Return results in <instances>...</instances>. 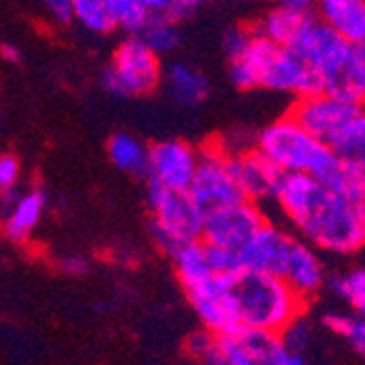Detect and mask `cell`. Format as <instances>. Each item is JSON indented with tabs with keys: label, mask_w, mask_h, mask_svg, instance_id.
Here are the masks:
<instances>
[{
	"label": "cell",
	"mask_w": 365,
	"mask_h": 365,
	"mask_svg": "<svg viewBox=\"0 0 365 365\" xmlns=\"http://www.w3.org/2000/svg\"><path fill=\"white\" fill-rule=\"evenodd\" d=\"M315 180H319L333 192L352 199V202H365V169L356 162L335 155L333 162L324 169V173Z\"/></svg>",
	"instance_id": "cell-19"
},
{
	"label": "cell",
	"mask_w": 365,
	"mask_h": 365,
	"mask_svg": "<svg viewBox=\"0 0 365 365\" xmlns=\"http://www.w3.org/2000/svg\"><path fill=\"white\" fill-rule=\"evenodd\" d=\"M326 287L344 302H348L359 317H365V267L328 276Z\"/></svg>",
	"instance_id": "cell-25"
},
{
	"label": "cell",
	"mask_w": 365,
	"mask_h": 365,
	"mask_svg": "<svg viewBox=\"0 0 365 365\" xmlns=\"http://www.w3.org/2000/svg\"><path fill=\"white\" fill-rule=\"evenodd\" d=\"M108 155L112 164L129 175H145L147 173V162H149V147L138 140L136 136L118 131L108 140Z\"/></svg>",
	"instance_id": "cell-23"
},
{
	"label": "cell",
	"mask_w": 365,
	"mask_h": 365,
	"mask_svg": "<svg viewBox=\"0 0 365 365\" xmlns=\"http://www.w3.org/2000/svg\"><path fill=\"white\" fill-rule=\"evenodd\" d=\"M354 319H356V317H352V315H348V313H337V311H328V313L322 315L324 328H328L330 333L341 335V337H346V339H348L350 330H352V326H354Z\"/></svg>",
	"instance_id": "cell-35"
},
{
	"label": "cell",
	"mask_w": 365,
	"mask_h": 365,
	"mask_svg": "<svg viewBox=\"0 0 365 365\" xmlns=\"http://www.w3.org/2000/svg\"><path fill=\"white\" fill-rule=\"evenodd\" d=\"M227 61L230 79L239 90H267L295 98L324 90L319 77L293 48L262 38L256 31H252L243 53Z\"/></svg>",
	"instance_id": "cell-2"
},
{
	"label": "cell",
	"mask_w": 365,
	"mask_h": 365,
	"mask_svg": "<svg viewBox=\"0 0 365 365\" xmlns=\"http://www.w3.org/2000/svg\"><path fill=\"white\" fill-rule=\"evenodd\" d=\"M151 237L155 245L173 256L182 245L202 241L206 212L197 206L188 190L149 186Z\"/></svg>",
	"instance_id": "cell-6"
},
{
	"label": "cell",
	"mask_w": 365,
	"mask_h": 365,
	"mask_svg": "<svg viewBox=\"0 0 365 365\" xmlns=\"http://www.w3.org/2000/svg\"><path fill=\"white\" fill-rule=\"evenodd\" d=\"M219 341L227 365H287L293 354L280 335L247 326L232 328L230 333L219 335Z\"/></svg>",
	"instance_id": "cell-12"
},
{
	"label": "cell",
	"mask_w": 365,
	"mask_h": 365,
	"mask_svg": "<svg viewBox=\"0 0 365 365\" xmlns=\"http://www.w3.org/2000/svg\"><path fill=\"white\" fill-rule=\"evenodd\" d=\"M173 16L169 14H151L145 26L140 29L138 38L160 57L173 53L180 46V29Z\"/></svg>",
	"instance_id": "cell-24"
},
{
	"label": "cell",
	"mask_w": 365,
	"mask_h": 365,
	"mask_svg": "<svg viewBox=\"0 0 365 365\" xmlns=\"http://www.w3.org/2000/svg\"><path fill=\"white\" fill-rule=\"evenodd\" d=\"M46 16L57 24H68L75 22L73 16V0H40Z\"/></svg>",
	"instance_id": "cell-34"
},
{
	"label": "cell",
	"mask_w": 365,
	"mask_h": 365,
	"mask_svg": "<svg viewBox=\"0 0 365 365\" xmlns=\"http://www.w3.org/2000/svg\"><path fill=\"white\" fill-rule=\"evenodd\" d=\"M188 302L195 309L199 322L204 324L206 330L215 335H225L232 328L241 326L232 307V297L227 293L225 280L215 276L212 280L199 284L195 289L186 291Z\"/></svg>",
	"instance_id": "cell-15"
},
{
	"label": "cell",
	"mask_w": 365,
	"mask_h": 365,
	"mask_svg": "<svg viewBox=\"0 0 365 365\" xmlns=\"http://www.w3.org/2000/svg\"><path fill=\"white\" fill-rule=\"evenodd\" d=\"M61 267H63V272H68V274H73V276H83V274L88 272L86 260H83V258H77V256L66 258V260L61 262Z\"/></svg>",
	"instance_id": "cell-39"
},
{
	"label": "cell",
	"mask_w": 365,
	"mask_h": 365,
	"mask_svg": "<svg viewBox=\"0 0 365 365\" xmlns=\"http://www.w3.org/2000/svg\"><path fill=\"white\" fill-rule=\"evenodd\" d=\"M274 3L291 7V9H297V11H311L317 5V0H274Z\"/></svg>",
	"instance_id": "cell-40"
},
{
	"label": "cell",
	"mask_w": 365,
	"mask_h": 365,
	"mask_svg": "<svg viewBox=\"0 0 365 365\" xmlns=\"http://www.w3.org/2000/svg\"><path fill=\"white\" fill-rule=\"evenodd\" d=\"M289 48L307 61L309 68L319 77L324 90L361 103L356 86L359 46L350 44L317 16L309 14Z\"/></svg>",
	"instance_id": "cell-4"
},
{
	"label": "cell",
	"mask_w": 365,
	"mask_h": 365,
	"mask_svg": "<svg viewBox=\"0 0 365 365\" xmlns=\"http://www.w3.org/2000/svg\"><path fill=\"white\" fill-rule=\"evenodd\" d=\"M348 341L352 344V348L365 356V317H356L354 319V326L350 330V335H348Z\"/></svg>",
	"instance_id": "cell-36"
},
{
	"label": "cell",
	"mask_w": 365,
	"mask_h": 365,
	"mask_svg": "<svg viewBox=\"0 0 365 365\" xmlns=\"http://www.w3.org/2000/svg\"><path fill=\"white\" fill-rule=\"evenodd\" d=\"M20 180V160L11 153L0 155V192L14 190Z\"/></svg>",
	"instance_id": "cell-32"
},
{
	"label": "cell",
	"mask_w": 365,
	"mask_h": 365,
	"mask_svg": "<svg viewBox=\"0 0 365 365\" xmlns=\"http://www.w3.org/2000/svg\"><path fill=\"white\" fill-rule=\"evenodd\" d=\"M199 167V149L180 138H167L149 147V186L188 190Z\"/></svg>",
	"instance_id": "cell-11"
},
{
	"label": "cell",
	"mask_w": 365,
	"mask_h": 365,
	"mask_svg": "<svg viewBox=\"0 0 365 365\" xmlns=\"http://www.w3.org/2000/svg\"><path fill=\"white\" fill-rule=\"evenodd\" d=\"M287 365H309V363L304 361V356H302V354H295V352H293Z\"/></svg>",
	"instance_id": "cell-42"
},
{
	"label": "cell",
	"mask_w": 365,
	"mask_h": 365,
	"mask_svg": "<svg viewBox=\"0 0 365 365\" xmlns=\"http://www.w3.org/2000/svg\"><path fill=\"white\" fill-rule=\"evenodd\" d=\"M227 155H230L232 175H235L247 202H254L258 206L267 202H276V195L280 190L284 173L267 155H262L256 147H250L239 153H227Z\"/></svg>",
	"instance_id": "cell-13"
},
{
	"label": "cell",
	"mask_w": 365,
	"mask_h": 365,
	"mask_svg": "<svg viewBox=\"0 0 365 365\" xmlns=\"http://www.w3.org/2000/svg\"><path fill=\"white\" fill-rule=\"evenodd\" d=\"M264 223L267 219H264L260 206L245 199V202L206 215L202 241L208 245L241 252Z\"/></svg>",
	"instance_id": "cell-10"
},
{
	"label": "cell",
	"mask_w": 365,
	"mask_h": 365,
	"mask_svg": "<svg viewBox=\"0 0 365 365\" xmlns=\"http://www.w3.org/2000/svg\"><path fill=\"white\" fill-rule=\"evenodd\" d=\"M302 241L328 254H354L365 247V202H352L304 173L282 178L274 202Z\"/></svg>",
	"instance_id": "cell-1"
},
{
	"label": "cell",
	"mask_w": 365,
	"mask_h": 365,
	"mask_svg": "<svg viewBox=\"0 0 365 365\" xmlns=\"http://www.w3.org/2000/svg\"><path fill=\"white\" fill-rule=\"evenodd\" d=\"M254 147L267 155L284 175L304 173L319 178L337 155L333 147L315 138L291 114L264 125L254 138Z\"/></svg>",
	"instance_id": "cell-5"
},
{
	"label": "cell",
	"mask_w": 365,
	"mask_h": 365,
	"mask_svg": "<svg viewBox=\"0 0 365 365\" xmlns=\"http://www.w3.org/2000/svg\"><path fill=\"white\" fill-rule=\"evenodd\" d=\"M356 86H359V96H361V103H365V46H359Z\"/></svg>",
	"instance_id": "cell-37"
},
{
	"label": "cell",
	"mask_w": 365,
	"mask_h": 365,
	"mask_svg": "<svg viewBox=\"0 0 365 365\" xmlns=\"http://www.w3.org/2000/svg\"><path fill=\"white\" fill-rule=\"evenodd\" d=\"M280 339L287 346V350H291L295 354H302L311 344V326H309V322L302 315L295 317L280 333Z\"/></svg>",
	"instance_id": "cell-31"
},
{
	"label": "cell",
	"mask_w": 365,
	"mask_h": 365,
	"mask_svg": "<svg viewBox=\"0 0 365 365\" xmlns=\"http://www.w3.org/2000/svg\"><path fill=\"white\" fill-rule=\"evenodd\" d=\"M164 88L171 101L180 108H197L208 96V79L206 75L186 61H173L164 68Z\"/></svg>",
	"instance_id": "cell-18"
},
{
	"label": "cell",
	"mask_w": 365,
	"mask_h": 365,
	"mask_svg": "<svg viewBox=\"0 0 365 365\" xmlns=\"http://www.w3.org/2000/svg\"><path fill=\"white\" fill-rule=\"evenodd\" d=\"M293 243L295 239L287 230L267 221L256 232L254 239L239 252L243 260V269L282 278Z\"/></svg>",
	"instance_id": "cell-14"
},
{
	"label": "cell",
	"mask_w": 365,
	"mask_h": 365,
	"mask_svg": "<svg viewBox=\"0 0 365 365\" xmlns=\"http://www.w3.org/2000/svg\"><path fill=\"white\" fill-rule=\"evenodd\" d=\"M282 278L289 282V287L297 295L304 297V300L313 297L326 284V278H328L324 262L319 258V250L307 241L295 239Z\"/></svg>",
	"instance_id": "cell-16"
},
{
	"label": "cell",
	"mask_w": 365,
	"mask_h": 365,
	"mask_svg": "<svg viewBox=\"0 0 365 365\" xmlns=\"http://www.w3.org/2000/svg\"><path fill=\"white\" fill-rule=\"evenodd\" d=\"M311 11H297L284 5H274L267 14H264L256 26V33L262 38H267L280 46H291L295 36L304 26Z\"/></svg>",
	"instance_id": "cell-22"
},
{
	"label": "cell",
	"mask_w": 365,
	"mask_h": 365,
	"mask_svg": "<svg viewBox=\"0 0 365 365\" xmlns=\"http://www.w3.org/2000/svg\"><path fill=\"white\" fill-rule=\"evenodd\" d=\"M317 18L354 46L365 44V0H317Z\"/></svg>",
	"instance_id": "cell-17"
},
{
	"label": "cell",
	"mask_w": 365,
	"mask_h": 365,
	"mask_svg": "<svg viewBox=\"0 0 365 365\" xmlns=\"http://www.w3.org/2000/svg\"><path fill=\"white\" fill-rule=\"evenodd\" d=\"M75 22L94 33V36H108L116 29L108 0H73Z\"/></svg>",
	"instance_id": "cell-27"
},
{
	"label": "cell",
	"mask_w": 365,
	"mask_h": 365,
	"mask_svg": "<svg viewBox=\"0 0 365 365\" xmlns=\"http://www.w3.org/2000/svg\"><path fill=\"white\" fill-rule=\"evenodd\" d=\"M188 192L206 215L245 202V195L232 175L230 155L219 147V143L199 149V167Z\"/></svg>",
	"instance_id": "cell-8"
},
{
	"label": "cell",
	"mask_w": 365,
	"mask_h": 365,
	"mask_svg": "<svg viewBox=\"0 0 365 365\" xmlns=\"http://www.w3.org/2000/svg\"><path fill=\"white\" fill-rule=\"evenodd\" d=\"M171 260H173L178 280L184 287V291L195 289V287L215 278V272L208 262V252H206L204 241H192V243L182 245L178 252H173Z\"/></svg>",
	"instance_id": "cell-20"
},
{
	"label": "cell",
	"mask_w": 365,
	"mask_h": 365,
	"mask_svg": "<svg viewBox=\"0 0 365 365\" xmlns=\"http://www.w3.org/2000/svg\"><path fill=\"white\" fill-rule=\"evenodd\" d=\"M186 348L202 365H227L219 335L210 333L206 328L202 333H192L186 341Z\"/></svg>",
	"instance_id": "cell-29"
},
{
	"label": "cell",
	"mask_w": 365,
	"mask_h": 365,
	"mask_svg": "<svg viewBox=\"0 0 365 365\" xmlns=\"http://www.w3.org/2000/svg\"><path fill=\"white\" fill-rule=\"evenodd\" d=\"M333 151L350 162H356L365 169V108H361L354 118L339 131V136L330 143Z\"/></svg>",
	"instance_id": "cell-26"
},
{
	"label": "cell",
	"mask_w": 365,
	"mask_h": 365,
	"mask_svg": "<svg viewBox=\"0 0 365 365\" xmlns=\"http://www.w3.org/2000/svg\"><path fill=\"white\" fill-rule=\"evenodd\" d=\"M0 57L9 63H16L20 59V48L16 44H0Z\"/></svg>",
	"instance_id": "cell-41"
},
{
	"label": "cell",
	"mask_w": 365,
	"mask_h": 365,
	"mask_svg": "<svg viewBox=\"0 0 365 365\" xmlns=\"http://www.w3.org/2000/svg\"><path fill=\"white\" fill-rule=\"evenodd\" d=\"M206 252H208L210 267H212L215 276H219V278L235 276L237 272L243 269L241 254L235 252V250H225V247H217V245H208L206 243Z\"/></svg>",
	"instance_id": "cell-30"
},
{
	"label": "cell",
	"mask_w": 365,
	"mask_h": 365,
	"mask_svg": "<svg viewBox=\"0 0 365 365\" xmlns=\"http://www.w3.org/2000/svg\"><path fill=\"white\" fill-rule=\"evenodd\" d=\"M162 77V57L138 36H129L116 46L110 66L103 68L101 86L114 96H143L153 92Z\"/></svg>",
	"instance_id": "cell-7"
},
{
	"label": "cell",
	"mask_w": 365,
	"mask_h": 365,
	"mask_svg": "<svg viewBox=\"0 0 365 365\" xmlns=\"http://www.w3.org/2000/svg\"><path fill=\"white\" fill-rule=\"evenodd\" d=\"M143 3L149 7L151 14H169L171 16L178 0H143Z\"/></svg>",
	"instance_id": "cell-38"
},
{
	"label": "cell",
	"mask_w": 365,
	"mask_h": 365,
	"mask_svg": "<svg viewBox=\"0 0 365 365\" xmlns=\"http://www.w3.org/2000/svg\"><path fill=\"white\" fill-rule=\"evenodd\" d=\"M116 29L125 31L127 36H138L151 11L143 0H108Z\"/></svg>",
	"instance_id": "cell-28"
},
{
	"label": "cell",
	"mask_w": 365,
	"mask_h": 365,
	"mask_svg": "<svg viewBox=\"0 0 365 365\" xmlns=\"http://www.w3.org/2000/svg\"><path fill=\"white\" fill-rule=\"evenodd\" d=\"M46 208V195L40 188H33L16 202V206L7 212L5 219V235L11 241H24L31 230L36 227L42 219V212Z\"/></svg>",
	"instance_id": "cell-21"
},
{
	"label": "cell",
	"mask_w": 365,
	"mask_h": 365,
	"mask_svg": "<svg viewBox=\"0 0 365 365\" xmlns=\"http://www.w3.org/2000/svg\"><path fill=\"white\" fill-rule=\"evenodd\" d=\"M361 108L363 106L352 101V98L319 90L297 98L289 114L307 131H311L315 138L330 145Z\"/></svg>",
	"instance_id": "cell-9"
},
{
	"label": "cell",
	"mask_w": 365,
	"mask_h": 365,
	"mask_svg": "<svg viewBox=\"0 0 365 365\" xmlns=\"http://www.w3.org/2000/svg\"><path fill=\"white\" fill-rule=\"evenodd\" d=\"M223 280L241 326L280 335L304 311L307 300L284 278L241 269Z\"/></svg>",
	"instance_id": "cell-3"
},
{
	"label": "cell",
	"mask_w": 365,
	"mask_h": 365,
	"mask_svg": "<svg viewBox=\"0 0 365 365\" xmlns=\"http://www.w3.org/2000/svg\"><path fill=\"white\" fill-rule=\"evenodd\" d=\"M252 38V31L247 29H230L223 36V51L227 55V59H235L237 55L243 53V48L247 46Z\"/></svg>",
	"instance_id": "cell-33"
}]
</instances>
